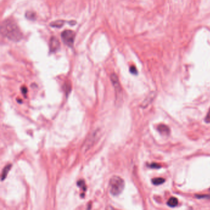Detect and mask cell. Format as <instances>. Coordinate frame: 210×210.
I'll list each match as a JSON object with an SVG mask.
<instances>
[{
  "instance_id": "5",
  "label": "cell",
  "mask_w": 210,
  "mask_h": 210,
  "mask_svg": "<svg viewBox=\"0 0 210 210\" xmlns=\"http://www.w3.org/2000/svg\"><path fill=\"white\" fill-rule=\"evenodd\" d=\"M110 79L113 84V86L115 89L116 93L118 94V96H119V93H121V86H120V84H119L118 78L115 73H112L110 76Z\"/></svg>"
},
{
  "instance_id": "9",
  "label": "cell",
  "mask_w": 210,
  "mask_h": 210,
  "mask_svg": "<svg viewBox=\"0 0 210 210\" xmlns=\"http://www.w3.org/2000/svg\"><path fill=\"white\" fill-rule=\"evenodd\" d=\"M177 204H178V200L175 197L170 198L167 203V205L171 208H174V207L176 206L177 205Z\"/></svg>"
},
{
  "instance_id": "13",
  "label": "cell",
  "mask_w": 210,
  "mask_h": 210,
  "mask_svg": "<svg viewBox=\"0 0 210 210\" xmlns=\"http://www.w3.org/2000/svg\"><path fill=\"white\" fill-rule=\"evenodd\" d=\"M65 91L67 94H68V93H70V89H71V85L70 83H66L65 84Z\"/></svg>"
},
{
  "instance_id": "17",
  "label": "cell",
  "mask_w": 210,
  "mask_h": 210,
  "mask_svg": "<svg viewBox=\"0 0 210 210\" xmlns=\"http://www.w3.org/2000/svg\"><path fill=\"white\" fill-rule=\"evenodd\" d=\"M197 197L198 199H210V196H208V195H202V196H197Z\"/></svg>"
},
{
  "instance_id": "14",
  "label": "cell",
  "mask_w": 210,
  "mask_h": 210,
  "mask_svg": "<svg viewBox=\"0 0 210 210\" xmlns=\"http://www.w3.org/2000/svg\"><path fill=\"white\" fill-rule=\"evenodd\" d=\"M130 72L132 73V74H134V75H136L138 73V71H137V69L134 66H131L130 67Z\"/></svg>"
},
{
  "instance_id": "10",
  "label": "cell",
  "mask_w": 210,
  "mask_h": 210,
  "mask_svg": "<svg viewBox=\"0 0 210 210\" xmlns=\"http://www.w3.org/2000/svg\"><path fill=\"white\" fill-rule=\"evenodd\" d=\"M164 182V179L162 177H157L152 179V183L155 186H158L163 184Z\"/></svg>"
},
{
  "instance_id": "4",
  "label": "cell",
  "mask_w": 210,
  "mask_h": 210,
  "mask_svg": "<svg viewBox=\"0 0 210 210\" xmlns=\"http://www.w3.org/2000/svg\"><path fill=\"white\" fill-rule=\"evenodd\" d=\"M98 134H99L98 131H94L91 134L89 135V136L86 140V142H84L83 145V148L84 151H87L88 150L90 149L93 147V145L94 144L95 142L97 139Z\"/></svg>"
},
{
  "instance_id": "18",
  "label": "cell",
  "mask_w": 210,
  "mask_h": 210,
  "mask_svg": "<svg viewBox=\"0 0 210 210\" xmlns=\"http://www.w3.org/2000/svg\"><path fill=\"white\" fill-rule=\"evenodd\" d=\"M22 93L23 94H26L27 92V89L25 87H24L22 88Z\"/></svg>"
},
{
  "instance_id": "11",
  "label": "cell",
  "mask_w": 210,
  "mask_h": 210,
  "mask_svg": "<svg viewBox=\"0 0 210 210\" xmlns=\"http://www.w3.org/2000/svg\"><path fill=\"white\" fill-rule=\"evenodd\" d=\"M64 24V22L63 21H57L55 22H53L51 23L50 25L52 27H57V28H60L62 27Z\"/></svg>"
},
{
  "instance_id": "3",
  "label": "cell",
  "mask_w": 210,
  "mask_h": 210,
  "mask_svg": "<svg viewBox=\"0 0 210 210\" xmlns=\"http://www.w3.org/2000/svg\"><path fill=\"white\" fill-rule=\"evenodd\" d=\"M75 37V33L72 30H66L61 34V38L64 43L70 47H72L73 45Z\"/></svg>"
},
{
  "instance_id": "12",
  "label": "cell",
  "mask_w": 210,
  "mask_h": 210,
  "mask_svg": "<svg viewBox=\"0 0 210 210\" xmlns=\"http://www.w3.org/2000/svg\"><path fill=\"white\" fill-rule=\"evenodd\" d=\"M25 16L26 18L29 19V20H31V21H34L36 18V15H35V13L33 12H32V11H30V12H27L25 14Z\"/></svg>"
},
{
  "instance_id": "7",
  "label": "cell",
  "mask_w": 210,
  "mask_h": 210,
  "mask_svg": "<svg viewBox=\"0 0 210 210\" xmlns=\"http://www.w3.org/2000/svg\"><path fill=\"white\" fill-rule=\"evenodd\" d=\"M158 131L161 133L162 135H165V136H168L170 134V128L164 125H160L157 128Z\"/></svg>"
},
{
  "instance_id": "6",
  "label": "cell",
  "mask_w": 210,
  "mask_h": 210,
  "mask_svg": "<svg viewBox=\"0 0 210 210\" xmlns=\"http://www.w3.org/2000/svg\"><path fill=\"white\" fill-rule=\"evenodd\" d=\"M59 46H60V43L58 39L56 37L51 38L50 40V44H49L50 51L51 52H55L59 48Z\"/></svg>"
},
{
  "instance_id": "8",
  "label": "cell",
  "mask_w": 210,
  "mask_h": 210,
  "mask_svg": "<svg viewBox=\"0 0 210 210\" xmlns=\"http://www.w3.org/2000/svg\"><path fill=\"white\" fill-rule=\"evenodd\" d=\"M11 168V164H8L6 167H5L4 168V169L2 171V180L3 181V180L6 177L8 173H9V171H10Z\"/></svg>"
},
{
  "instance_id": "19",
  "label": "cell",
  "mask_w": 210,
  "mask_h": 210,
  "mask_svg": "<svg viewBox=\"0 0 210 210\" xmlns=\"http://www.w3.org/2000/svg\"><path fill=\"white\" fill-rule=\"evenodd\" d=\"M209 190H210V189H209Z\"/></svg>"
},
{
  "instance_id": "2",
  "label": "cell",
  "mask_w": 210,
  "mask_h": 210,
  "mask_svg": "<svg viewBox=\"0 0 210 210\" xmlns=\"http://www.w3.org/2000/svg\"><path fill=\"white\" fill-rule=\"evenodd\" d=\"M124 187L125 182L123 179L117 176H113L111 177L109 184V189L112 196H118L122 192Z\"/></svg>"
},
{
  "instance_id": "16",
  "label": "cell",
  "mask_w": 210,
  "mask_h": 210,
  "mask_svg": "<svg viewBox=\"0 0 210 210\" xmlns=\"http://www.w3.org/2000/svg\"><path fill=\"white\" fill-rule=\"evenodd\" d=\"M151 167L152 168H160L161 167V166L160 164H158L157 163H152L151 164Z\"/></svg>"
},
{
  "instance_id": "1",
  "label": "cell",
  "mask_w": 210,
  "mask_h": 210,
  "mask_svg": "<svg viewBox=\"0 0 210 210\" xmlns=\"http://www.w3.org/2000/svg\"><path fill=\"white\" fill-rule=\"evenodd\" d=\"M2 34L10 40L19 41L22 38V33L16 23L11 19L6 20L2 25Z\"/></svg>"
},
{
  "instance_id": "15",
  "label": "cell",
  "mask_w": 210,
  "mask_h": 210,
  "mask_svg": "<svg viewBox=\"0 0 210 210\" xmlns=\"http://www.w3.org/2000/svg\"><path fill=\"white\" fill-rule=\"evenodd\" d=\"M205 122L208 123H210V109L209 110L206 116V118H205Z\"/></svg>"
}]
</instances>
